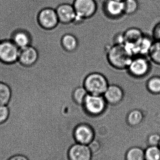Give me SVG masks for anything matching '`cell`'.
Segmentation results:
<instances>
[{"label":"cell","mask_w":160,"mask_h":160,"mask_svg":"<svg viewBox=\"0 0 160 160\" xmlns=\"http://www.w3.org/2000/svg\"><path fill=\"white\" fill-rule=\"evenodd\" d=\"M88 94V92L84 87H78L76 88L72 91V100L76 104L82 105Z\"/></svg>","instance_id":"2e32d148"},{"label":"cell","mask_w":160,"mask_h":160,"mask_svg":"<svg viewBox=\"0 0 160 160\" xmlns=\"http://www.w3.org/2000/svg\"><path fill=\"white\" fill-rule=\"evenodd\" d=\"M73 7L76 14L75 19H79L92 15L96 7L93 0H75Z\"/></svg>","instance_id":"9c48e42d"},{"label":"cell","mask_w":160,"mask_h":160,"mask_svg":"<svg viewBox=\"0 0 160 160\" xmlns=\"http://www.w3.org/2000/svg\"><path fill=\"white\" fill-rule=\"evenodd\" d=\"M148 56L154 63L160 65V41H154L149 51Z\"/></svg>","instance_id":"ffe728a7"},{"label":"cell","mask_w":160,"mask_h":160,"mask_svg":"<svg viewBox=\"0 0 160 160\" xmlns=\"http://www.w3.org/2000/svg\"><path fill=\"white\" fill-rule=\"evenodd\" d=\"M109 84L106 77L99 73L87 75L84 81L83 86L88 94L103 96Z\"/></svg>","instance_id":"7a4b0ae2"},{"label":"cell","mask_w":160,"mask_h":160,"mask_svg":"<svg viewBox=\"0 0 160 160\" xmlns=\"http://www.w3.org/2000/svg\"><path fill=\"white\" fill-rule=\"evenodd\" d=\"M133 57L124 44H114L107 51L108 62L116 69L127 68Z\"/></svg>","instance_id":"6da1fadb"},{"label":"cell","mask_w":160,"mask_h":160,"mask_svg":"<svg viewBox=\"0 0 160 160\" xmlns=\"http://www.w3.org/2000/svg\"><path fill=\"white\" fill-rule=\"evenodd\" d=\"M107 9L111 15H119L124 11V2L119 0H110L107 4Z\"/></svg>","instance_id":"ac0fdd59"},{"label":"cell","mask_w":160,"mask_h":160,"mask_svg":"<svg viewBox=\"0 0 160 160\" xmlns=\"http://www.w3.org/2000/svg\"><path fill=\"white\" fill-rule=\"evenodd\" d=\"M0 42H1V41H0Z\"/></svg>","instance_id":"4dcf8cb0"},{"label":"cell","mask_w":160,"mask_h":160,"mask_svg":"<svg viewBox=\"0 0 160 160\" xmlns=\"http://www.w3.org/2000/svg\"><path fill=\"white\" fill-rule=\"evenodd\" d=\"M160 142V134L154 133L150 134L147 138V142L149 146H158Z\"/></svg>","instance_id":"d4e9b609"},{"label":"cell","mask_w":160,"mask_h":160,"mask_svg":"<svg viewBox=\"0 0 160 160\" xmlns=\"http://www.w3.org/2000/svg\"><path fill=\"white\" fill-rule=\"evenodd\" d=\"M119 1H123V0H119Z\"/></svg>","instance_id":"f546056e"},{"label":"cell","mask_w":160,"mask_h":160,"mask_svg":"<svg viewBox=\"0 0 160 160\" xmlns=\"http://www.w3.org/2000/svg\"><path fill=\"white\" fill-rule=\"evenodd\" d=\"M107 103L116 105L121 102L124 96V91L117 85H109L103 95Z\"/></svg>","instance_id":"30bf717a"},{"label":"cell","mask_w":160,"mask_h":160,"mask_svg":"<svg viewBox=\"0 0 160 160\" xmlns=\"http://www.w3.org/2000/svg\"><path fill=\"white\" fill-rule=\"evenodd\" d=\"M153 38L154 41L160 42V22L156 25L153 31Z\"/></svg>","instance_id":"4316f807"},{"label":"cell","mask_w":160,"mask_h":160,"mask_svg":"<svg viewBox=\"0 0 160 160\" xmlns=\"http://www.w3.org/2000/svg\"><path fill=\"white\" fill-rule=\"evenodd\" d=\"M142 112L138 109L131 111L127 117L128 124L132 127H136L141 124L143 120Z\"/></svg>","instance_id":"9a60e30c"},{"label":"cell","mask_w":160,"mask_h":160,"mask_svg":"<svg viewBox=\"0 0 160 160\" xmlns=\"http://www.w3.org/2000/svg\"><path fill=\"white\" fill-rule=\"evenodd\" d=\"M159 148H160V143H159Z\"/></svg>","instance_id":"f1b7e54d"},{"label":"cell","mask_w":160,"mask_h":160,"mask_svg":"<svg viewBox=\"0 0 160 160\" xmlns=\"http://www.w3.org/2000/svg\"><path fill=\"white\" fill-rule=\"evenodd\" d=\"M107 102L102 95L88 94L83 103L85 111L90 115L96 116L105 112Z\"/></svg>","instance_id":"3957f363"},{"label":"cell","mask_w":160,"mask_h":160,"mask_svg":"<svg viewBox=\"0 0 160 160\" xmlns=\"http://www.w3.org/2000/svg\"><path fill=\"white\" fill-rule=\"evenodd\" d=\"M62 45L66 51L72 53L77 50L79 42L77 38L74 35L68 33L63 36Z\"/></svg>","instance_id":"5bb4252c"},{"label":"cell","mask_w":160,"mask_h":160,"mask_svg":"<svg viewBox=\"0 0 160 160\" xmlns=\"http://www.w3.org/2000/svg\"><path fill=\"white\" fill-rule=\"evenodd\" d=\"M38 53L37 51L31 46L20 49L18 61L21 63L26 66L33 65L37 61Z\"/></svg>","instance_id":"7c38bea8"},{"label":"cell","mask_w":160,"mask_h":160,"mask_svg":"<svg viewBox=\"0 0 160 160\" xmlns=\"http://www.w3.org/2000/svg\"><path fill=\"white\" fill-rule=\"evenodd\" d=\"M8 160H29L27 158L22 155H16L13 156Z\"/></svg>","instance_id":"83f0119b"},{"label":"cell","mask_w":160,"mask_h":160,"mask_svg":"<svg viewBox=\"0 0 160 160\" xmlns=\"http://www.w3.org/2000/svg\"><path fill=\"white\" fill-rule=\"evenodd\" d=\"M20 48L12 41L0 42V60L10 64L18 60Z\"/></svg>","instance_id":"5b68a950"},{"label":"cell","mask_w":160,"mask_h":160,"mask_svg":"<svg viewBox=\"0 0 160 160\" xmlns=\"http://www.w3.org/2000/svg\"><path fill=\"white\" fill-rule=\"evenodd\" d=\"M145 160H160V148L159 146H149L144 150Z\"/></svg>","instance_id":"7402d4cb"},{"label":"cell","mask_w":160,"mask_h":160,"mask_svg":"<svg viewBox=\"0 0 160 160\" xmlns=\"http://www.w3.org/2000/svg\"><path fill=\"white\" fill-rule=\"evenodd\" d=\"M88 146L92 154L97 153L100 150L101 147L99 142L95 139H94Z\"/></svg>","instance_id":"484cf974"},{"label":"cell","mask_w":160,"mask_h":160,"mask_svg":"<svg viewBox=\"0 0 160 160\" xmlns=\"http://www.w3.org/2000/svg\"><path fill=\"white\" fill-rule=\"evenodd\" d=\"M55 11L59 22L62 24H68L73 21L76 18V12L74 7L68 4L60 5Z\"/></svg>","instance_id":"8fae6325"},{"label":"cell","mask_w":160,"mask_h":160,"mask_svg":"<svg viewBox=\"0 0 160 160\" xmlns=\"http://www.w3.org/2000/svg\"><path fill=\"white\" fill-rule=\"evenodd\" d=\"M9 116V110L7 105H0V124L7 121Z\"/></svg>","instance_id":"cb8c5ba5"},{"label":"cell","mask_w":160,"mask_h":160,"mask_svg":"<svg viewBox=\"0 0 160 160\" xmlns=\"http://www.w3.org/2000/svg\"><path fill=\"white\" fill-rule=\"evenodd\" d=\"M12 41L21 49L31 45V38L29 33L25 30H18L13 35Z\"/></svg>","instance_id":"4fadbf2b"},{"label":"cell","mask_w":160,"mask_h":160,"mask_svg":"<svg viewBox=\"0 0 160 160\" xmlns=\"http://www.w3.org/2000/svg\"><path fill=\"white\" fill-rule=\"evenodd\" d=\"M127 69L129 73L132 77L143 78L146 76L150 71V63L145 56L137 55L132 58Z\"/></svg>","instance_id":"277c9868"},{"label":"cell","mask_w":160,"mask_h":160,"mask_svg":"<svg viewBox=\"0 0 160 160\" xmlns=\"http://www.w3.org/2000/svg\"><path fill=\"white\" fill-rule=\"evenodd\" d=\"M126 160H145L144 150L138 147L131 148L126 153Z\"/></svg>","instance_id":"e0dca14e"},{"label":"cell","mask_w":160,"mask_h":160,"mask_svg":"<svg viewBox=\"0 0 160 160\" xmlns=\"http://www.w3.org/2000/svg\"><path fill=\"white\" fill-rule=\"evenodd\" d=\"M148 91L153 94H160V77L155 76L150 78L147 83Z\"/></svg>","instance_id":"44dd1931"},{"label":"cell","mask_w":160,"mask_h":160,"mask_svg":"<svg viewBox=\"0 0 160 160\" xmlns=\"http://www.w3.org/2000/svg\"><path fill=\"white\" fill-rule=\"evenodd\" d=\"M92 155L88 145L77 142L71 146L68 153L70 160H91Z\"/></svg>","instance_id":"ba28073f"},{"label":"cell","mask_w":160,"mask_h":160,"mask_svg":"<svg viewBox=\"0 0 160 160\" xmlns=\"http://www.w3.org/2000/svg\"><path fill=\"white\" fill-rule=\"evenodd\" d=\"M37 22L43 29L51 30L59 24V21L54 9L50 8H44L39 13Z\"/></svg>","instance_id":"8992f818"},{"label":"cell","mask_w":160,"mask_h":160,"mask_svg":"<svg viewBox=\"0 0 160 160\" xmlns=\"http://www.w3.org/2000/svg\"><path fill=\"white\" fill-rule=\"evenodd\" d=\"M73 135L77 143L87 145L95 139V132L88 124L78 125L74 129Z\"/></svg>","instance_id":"52a82bcc"},{"label":"cell","mask_w":160,"mask_h":160,"mask_svg":"<svg viewBox=\"0 0 160 160\" xmlns=\"http://www.w3.org/2000/svg\"><path fill=\"white\" fill-rule=\"evenodd\" d=\"M11 97V91L9 87L0 82V105H7Z\"/></svg>","instance_id":"d6986e66"},{"label":"cell","mask_w":160,"mask_h":160,"mask_svg":"<svg viewBox=\"0 0 160 160\" xmlns=\"http://www.w3.org/2000/svg\"><path fill=\"white\" fill-rule=\"evenodd\" d=\"M137 4L135 0H126L124 2V11L127 13H132L136 10Z\"/></svg>","instance_id":"603a6c76"}]
</instances>
